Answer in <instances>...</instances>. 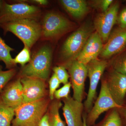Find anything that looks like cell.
<instances>
[{
	"mask_svg": "<svg viewBox=\"0 0 126 126\" xmlns=\"http://www.w3.org/2000/svg\"><path fill=\"white\" fill-rule=\"evenodd\" d=\"M53 70L61 83L65 84L68 82L69 75L64 67H55L53 68Z\"/></svg>",
	"mask_w": 126,
	"mask_h": 126,
	"instance_id": "25",
	"label": "cell"
},
{
	"mask_svg": "<svg viewBox=\"0 0 126 126\" xmlns=\"http://www.w3.org/2000/svg\"><path fill=\"white\" fill-rule=\"evenodd\" d=\"M62 105L61 102L58 101H55L51 103L48 112L50 126H66L60 115L59 109Z\"/></svg>",
	"mask_w": 126,
	"mask_h": 126,
	"instance_id": "18",
	"label": "cell"
},
{
	"mask_svg": "<svg viewBox=\"0 0 126 126\" xmlns=\"http://www.w3.org/2000/svg\"><path fill=\"white\" fill-rule=\"evenodd\" d=\"M31 60L30 48L25 46L22 50L14 59V62L15 64L19 63L24 66L26 63L30 62Z\"/></svg>",
	"mask_w": 126,
	"mask_h": 126,
	"instance_id": "23",
	"label": "cell"
},
{
	"mask_svg": "<svg viewBox=\"0 0 126 126\" xmlns=\"http://www.w3.org/2000/svg\"><path fill=\"white\" fill-rule=\"evenodd\" d=\"M94 29V26L87 23L69 36L62 47V58L69 62L76 60Z\"/></svg>",
	"mask_w": 126,
	"mask_h": 126,
	"instance_id": "4",
	"label": "cell"
},
{
	"mask_svg": "<svg viewBox=\"0 0 126 126\" xmlns=\"http://www.w3.org/2000/svg\"><path fill=\"white\" fill-rule=\"evenodd\" d=\"M87 66L90 84L84 106L87 110L90 111L96 94L97 87L107 66V63L105 60L97 59L88 63Z\"/></svg>",
	"mask_w": 126,
	"mask_h": 126,
	"instance_id": "8",
	"label": "cell"
},
{
	"mask_svg": "<svg viewBox=\"0 0 126 126\" xmlns=\"http://www.w3.org/2000/svg\"><path fill=\"white\" fill-rule=\"evenodd\" d=\"M106 42L100 54L103 58H109L121 52L126 46V28L113 30Z\"/></svg>",
	"mask_w": 126,
	"mask_h": 126,
	"instance_id": "12",
	"label": "cell"
},
{
	"mask_svg": "<svg viewBox=\"0 0 126 126\" xmlns=\"http://www.w3.org/2000/svg\"><path fill=\"white\" fill-rule=\"evenodd\" d=\"M113 67L115 71L126 76V53L115 60Z\"/></svg>",
	"mask_w": 126,
	"mask_h": 126,
	"instance_id": "24",
	"label": "cell"
},
{
	"mask_svg": "<svg viewBox=\"0 0 126 126\" xmlns=\"http://www.w3.org/2000/svg\"><path fill=\"white\" fill-rule=\"evenodd\" d=\"M49 104V100L45 97L22 104L15 109V117L12 122L11 126H39Z\"/></svg>",
	"mask_w": 126,
	"mask_h": 126,
	"instance_id": "1",
	"label": "cell"
},
{
	"mask_svg": "<svg viewBox=\"0 0 126 126\" xmlns=\"http://www.w3.org/2000/svg\"><path fill=\"white\" fill-rule=\"evenodd\" d=\"M2 101L7 106L15 109L23 104V86L21 79L9 84L0 94Z\"/></svg>",
	"mask_w": 126,
	"mask_h": 126,
	"instance_id": "16",
	"label": "cell"
},
{
	"mask_svg": "<svg viewBox=\"0 0 126 126\" xmlns=\"http://www.w3.org/2000/svg\"><path fill=\"white\" fill-rule=\"evenodd\" d=\"M23 86V103L38 101L45 97L46 85L45 81L37 78L24 77L21 79Z\"/></svg>",
	"mask_w": 126,
	"mask_h": 126,
	"instance_id": "11",
	"label": "cell"
},
{
	"mask_svg": "<svg viewBox=\"0 0 126 126\" xmlns=\"http://www.w3.org/2000/svg\"><path fill=\"white\" fill-rule=\"evenodd\" d=\"M49 96L50 99L53 100L54 97V93L56 89L59 87L61 83L54 73L52 75L49 82Z\"/></svg>",
	"mask_w": 126,
	"mask_h": 126,
	"instance_id": "28",
	"label": "cell"
},
{
	"mask_svg": "<svg viewBox=\"0 0 126 126\" xmlns=\"http://www.w3.org/2000/svg\"><path fill=\"white\" fill-rule=\"evenodd\" d=\"M40 12L35 6L24 3L9 4L2 1L0 7V24L23 19L36 20Z\"/></svg>",
	"mask_w": 126,
	"mask_h": 126,
	"instance_id": "5",
	"label": "cell"
},
{
	"mask_svg": "<svg viewBox=\"0 0 126 126\" xmlns=\"http://www.w3.org/2000/svg\"><path fill=\"white\" fill-rule=\"evenodd\" d=\"M71 25L70 21L63 16L54 12L48 13L43 20L41 35L47 39L54 38L69 30Z\"/></svg>",
	"mask_w": 126,
	"mask_h": 126,
	"instance_id": "9",
	"label": "cell"
},
{
	"mask_svg": "<svg viewBox=\"0 0 126 126\" xmlns=\"http://www.w3.org/2000/svg\"><path fill=\"white\" fill-rule=\"evenodd\" d=\"M119 7V3L116 2L111 5L106 11L98 14L94 19V29L103 42L107 41L113 27L117 22Z\"/></svg>",
	"mask_w": 126,
	"mask_h": 126,
	"instance_id": "7",
	"label": "cell"
},
{
	"mask_svg": "<svg viewBox=\"0 0 126 126\" xmlns=\"http://www.w3.org/2000/svg\"><path fill=\"white\" fill-rule=\"evenodd\" d=\"M83 126H87L86 123V117L85 116H83Z\"/></svg>",
	"mask_w": 126,
	"mask_h": 126,
	"instance_id": "32",
	"label": "cell"
},
{
	"mask_svg": "<svg viewBox=\"0 0 126 126\" xmlns=\"http://www.w3.org/2000/svg\"><path fill=\"white\" fill-rule=\"evenodd\" d=\"M108 88L115 102L121 107L126 94V76L114 71L109 75L107 81Z\"/></svg>",
	"mask_w": 126,
	"mask_h": 126,
	"instance_id": "14",
	"label": "cell"
},
{
	"mask_svg": "<svg viewBox=\"0 0 126 126\" xmlns=\"http://www.w3.org/2000/svg\"><path fill=\"white\" fill-rule=\"evenodd\" d=\"M123 113H124V116L126 119V109L123 110Z\"/></svg>",
	"mask_w": 126,
	"mask_h": 126,
	"instance_id": "33",
	"label": "cell"
},
{
	"mask_svg": "<svg viewBox=\"0 0 126 126\" xmlns=\"http://www.w3.org/2000/svg\"><path fill=\"white\" fill-rule=\"evenodd\" d=\"M2 1H3L0 0V7L1 4H2Z\"/></svg>",
	"mask_w": 126,
	"mask_h": 126,
	"instance_id": "34",
	"label": "cell"
},
{
	"mask_svg": "<svg viewBox=\"0 0 126 126\" xmlns=\"http://www.w3.org/2000/svg\"><path fill=\"white\" fill-rule=\"evenodd\" d=\"M68 65L73 89L74 99L82 102L85 81L88 76L87 64L75 60L69 62Z\"/></svg>",
	"mask_w": 126,
	"mask_h": 126,
	"instance_id": "10",
	"label": "cell"
},
{
	"mask_svg": "<svg viewBox=\"0 0 126 126\" xmlns=\"http://www.w3.org/2000/svg\"><path fill=\"white\" fill-rule=\"evenodd\" d=\"M100 126H122L121 118L117 110L111 112Z\"/></svg>",
	"mask_w": 126,
	"mask_h": 126,
	"instance_id": "21",
	"label": "cell"
},
{
	"mask_svg": "<svg viewBox=\"0 0 126 126\" xmlns=\"http://www.w3.org/2000/svg\"><path fill=\"white\" fill-rule=\"evenodd\" d=\"M60 2L67 12L77 19L83 18L89 11L87 3L84 0H62Z\"/></svg>",
	"mask_w": 126,
	"mask_h": 126,
	"instance_id": "17",
	"label": "cell"
},
{
	"mask_svg": "<svg viewBox=\"0 0 126 126\" xmlns=\"http://www.w3.org/2000/svg\"><path fill=\"white\" fill-rule=\"evenodd\" d=\"M71 86L72 84L70 82H68L64 84L61 88L56 90L54 93L55 97L58 99L61 98H67L69 97V94L70 92Z\"/></svg>",
	"mask_w": 126,
	"mask_h": 126,
	"instance_id": "27",
	"label": "cell"
},
{
	"mask_svg": "<svg viewBox=\"0 0 126 126\" xmlns=\"http://www.w3.org/2000/svg\"><path fill=\"white\" fill-rule=\"evenodd\" d=\"M52 49L48 46L41 48L32 57L21 72L24 77L46 80L48 78L52 61Z\"/></svg>",
	"mask_w": 126,
	"mask_h": 126,
	"instance_id": "3",
	"label": "cell"
},
{
	"mask_svg": "<svg viewBox=\"0 0 126 126\" xmlns=\"http://www.w3.org/2000/svg\"><path fill=\"white\" fill-rule=\"evenodd\" d=\"M115 102L108 88L107 81L103 80L99 96L86 117L87 126H93L103 113L112 108H121Z\"/></svg>",
	"mask_w": 126,
	"mask_h": 126,
	"instance_id": "6",
	"label": "cell"
},
{
	"mask_svg": "<svg viewBox=\"0 0 126 126\" xmlns=\"http://www.w3.org/2000/svg\"><path fill=\"white\" fill-rule=\"evenodd\" d=\"M14 50L6 44L0 36V60L4 62L6 68L9 69L13 68L16 64L10 54Z\"/></svg>",
	"mask_w": 126,
	"mask_h": 126,
	"instance_id": "20",
	"label": "cell"
},
{
	"mask_svg": "<svg viewBox=\"0 0 126 126\" xmlns=\"http://www.w3.org/2000/svg\"><path fill=\"white\" fill-rule=\"evenodd\" d=\"M16 72L14 68L4 71L2 70V67L0 65V92L15 76Z\"/></svg>",
	"mask_w": 126,
	"mask_h": 126,
	"instance_id": "22",
	"label": "cell"
},
{
	"mask_svg": "<svg viewBox=\"0 0 126 126\" xmlns=\"http://www.w3.org/2000/svg\"><path fill=\"white\" fill-rule=\"evenodd\" d=\"M103 46L102 41L99 34L96 31L93 32L88 39L76 60L87 64L91 61L97 59Z\"/></svg>",
	"mask_w": 126,
	"mask_h": 126,
	"instance_id": "13",
	"label": "cell"
},
{
	"mask_svg": "<svg viewBox=\"0 0 126 126\" xmlns=\"http://www.w3.org/2000/svg\"><path fill=\"white\" fill-rule=\"evenodd\" d=\"M33 1V2L37 3L38 4L42 5H47L48 3V1L46 0H34Z\"/></svg>",
	"mask_w": 126,
	"mask_h": 126,
	"instance_id": "31",
	"label": "cell"
},
{
	"mask_svg": "<svg viewBox=\"0 0 126 126\" xmlns=\"http://www.w3.org/2000/svg\"><path fill=\"white\" fill-rule=\"evenodd\" d=\"M39 126H50L49 123V116L48 113H45L42 118Z\"/></svg>",
	"mask_w": 126,
	"mask_h": 126,
	"instance_id": "30",
	"label": "cell"
},
{
	"mask_svg": "<svg viewBox=\"0 0 126 126\" xmlns=\"http://www.w3.org/2000/svg\"><path fill=\"white\" fill-rule=\"evenodd\" d=\"M117 22L119 27L123 29L126 28V7L122 10L118 16Z\"/></svg>",
	"mask_w": 126,
	"mask_h": 126,
	"instance_id": "29",
	"label": "cell"
},
{
	"mask_svg": "<svg viewBox=\"0 0 126 126\" xmlns=\"http://www.w3.org/2000/svg\"><path fill=\"white\" fill-rule=\"evenodd\" d=\"M63 114L68 126H83L82 114L83 105L73 98L69 97L63 99Z\"/></svg>",
	"mask_w": 126,
	"mask_h": 126,
	"instance_id": "15",
	"label": "cell"
},
{
	"mask_svg": "<svg viewBox=\"0 0 126 126\" xmlns=\"http://www.w3.org/2000/svg\"><path fill=\"white\" fill-rule=\"evenodd\" d=\"M113 1L112 0H95L90 1V5L93 8L102 12L108 9Z\"/></svg>",
	"mask_w": 126,
	"mask_h": 126,
	"instance_id": "26",
	"label": "cell"
},
{
	"mask_svg": "<svg viewBox=\"0 0 126 126\" xmlns=\"http://www.w3.org/2000/svg\"><path fill=\"white\" fill-rule=\"evenodd\" d=\"M15 110L4 103L0 95V126H11Z\"/></svg>",
	"mask_w": 126,
	"mask_h": 126,
	"instance_id": "19",
	"label": "cell"
},
{
	"mask_svg": "<svg viewBox=\"0 0 126 126\" xmlns=\"http://www.w3.org/2000/svg\"><path fill=\"white\" fill-rule=\"evenodd\" d=\"M0 27L6 33L10 32L19 38L29 48L39 38L42 27L36 20L26 19L0 24Z\"/></svg>",
	"mask_w": 126,
	"mask_h": 126,
	"instance_id": "2",
	"label": "cell"
}]
</instances>
